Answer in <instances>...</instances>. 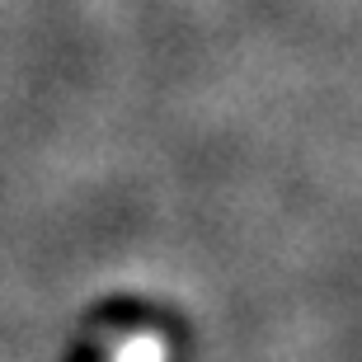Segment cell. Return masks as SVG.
<instances>
[{"instance_id": "obj_1", "label": "cell", "mask_w": 362, "mask_h": 362, "mask_svg": "<svg viewBox=\"0 0 362 362\" xmlns=\"http://www.w3.org/2000/svg\"><path fill=\"white\" fill-rule=\"evenodd\" d=\"M85 362H170V344L151 325H113V329L104 325L90 339Z\"/></svg>"}]
</instances>
